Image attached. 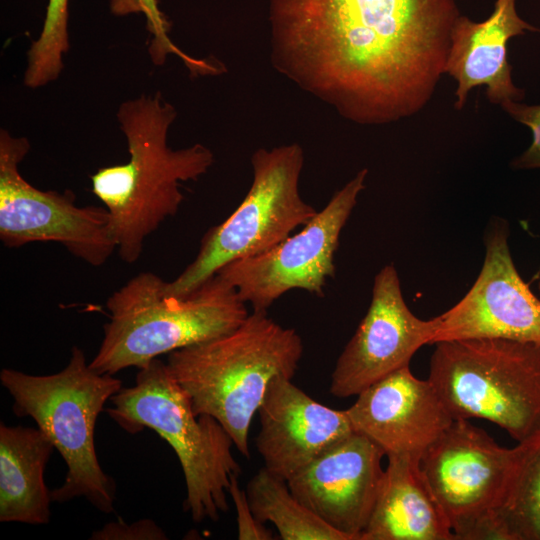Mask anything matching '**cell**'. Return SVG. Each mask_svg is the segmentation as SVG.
Wrapping results in <instances>:
<instances>
[{
    "label": "cell",
    "instance_id": "6da1fadb",
    "mask_svg": "<svg viewBox=\"0 0 540 540\" xmlns=\"http://www.w3.org/2000/svg\"><path fill=\"white\" fill-rule=\"evenodd\" d=\"M454 0H270L272 61L358 124L410 117L444 74Z\"/></svg>",
    "mask_w": 540,
    "mask_h": 540
},
{
    "label": "cell",
    "instance_id": "7a4b0ae2",
    "mask_svg": "<svg viewBox=\"0 0 540 540\" xmlns=\"http://www.w3.org/2000/svg\"><path fill=\"white\" fill-rule=\"evenodd\" d=\"M117 116L130 159L93 174L92 191L109 212L121 259L135 263L146 237L177 213L184 199L180 182L205 174L214 156L202 144L179 150L168 147V128L176 111L159 92L124 102Z\"/></svg>",
    "mask_w": 540,
    "mask_h": 540
},
{
    "label": "cell",
    "instance_id": "3957f363",
    "mask_svg": "<svg viewBox=\"0 0 540 540\" xmlns=\"http://www.w3.org/2000/svg\"><path fill=\"white\" fill-rule=\"evenodd\" d=\"M302 354L295 329L253 311L233 331L169 353L167 365L194 411L214 417L249 458V428L270 381L293 379Z\"/></svg>",
    "mask_w": 540,
    "mask_h": 540
},
{
    "label": "cell",
    "instance_id": "277c9868",
    "mask_svg": "<svg viewBox=\"0 0 540 540\" xmlns=\"http://www.w3.org/2000/svg\"><path fill=\"white\" fill-rule=\"evenodd\" d=\"M158 275L142 272L107 300L110 320L90 367L100 374L143 368L160 355L224 334L249 315L236 289L214 275L186 296L165 291Z\"/></svg>",
    "mask_w": 540,
    "mask_h": 540
},
{
    "label": "cell",
    "instance_id": "5b68a950",
    "mask_svg": "<svg viewBox=\"0 0 540 540\" xmlns=\"http://www.w3.org/2000/svg\"><path fill=\"white\" fill-rule=\"evenodd\" d=\"M0 381L13 398L14 414L32 418L66 463L63 484L51 490L52 501L85 498L100 512L112 513L116 485L98 461L94 432L106 402L122 388L121 380L93 370L84 351L74 346L68 364L57 373L4 368Z\"/></svg>",
    "mask_w": 540,
    "mask_h": 540
},
{
    "label": "cell",
    "instance_id": "8992f818",
    "mask_svg": "<svg viewBox=\"0 0 540 540\" xmlns=\"http://www.w3.org/2000/svg\"><path fill=\"white\" fill-rule=\"evenodd\" d=\"M108 415L127 433L154 430L174 450L186 485L185 510L194 522L217 521L228 511L232 476L241 467L233 440L208 414H197L167 363L158 358L139 369L135 385L112 398Z\"/></svg>",
    "mask_w": 540,
    "mask_h": 540
},
{
    "label": "cell",
    "instance_id": "52a82bcc",
    "mask_svg": "<svg viewBox=\"0 0 540 540\" xmlns=\"http://www.w3.org/2000/svg\"><path fill=\"white\" fill-rule=\"evenodd\" d=\"M428 380L454 419H484L520 442L540 429V343L439 341Z\"/></svg>",
    "mask_w": 540,
    "mask_h": 540
},
{
    "label": "cell",
    "instance_id": "ba28073f",
    "mask_svg": "<svg viewBox=\"0 0 540 540\" xmlns=\"http://www.w3.org/2000/svg\"><path fill=\"white\" fill-rule=\"evenodd\" d=\"M251 164L248 193L226 220L204 235L196 258L184 271L165 282L168 294L188 295L226 264L272 249L316 214L299 192L304 164L300 145L260 148Z\"/></svg>",
    "mask_w": 540,
    "mask_h": 540
},
{
    "label": "cell",
    "instance_id": "9c48e42d",
    "mask_svg": "<svg viewBox=\"0 0 540 540\" xmlns=\"http://www.w3.org/2000/svg\"><path fill=\"white\" fill-rule=\"evenodd\" d=\"M514 449L484 429L456 418L424 451L423 475L456 540H501L495 511L501 504Z\"/></svg>",
    "mask_w": 540,
    "mask_h": 540
},
{
    "label": "cell",
    "instance_id": "30bf717a",
    "mask_svg": "<svg viewBox=\"0 0 540 540\" xmlns=\"http://www.w3.org/2000/svg\"><path fill=\"white\" fill-rule=\"evenodd\" d=\"M30 149L25 137L0 132V239L16 248L31 242H57L92 266L104 264L117 248L109 212L79 207L66 190L41 191L27 182L19 164Z\"/></svg>",
    "mask_w": 540,
    "mask_h": 540
},
{
    "label": "cell",
    "instance_id": "8fae6325",
    "mask_svg": "<svg viewBox=\"0 0 540 540\" xmlns=\"http://www.w3.org/2000/svg\"><path fill=\"white\" fill-rule=\"evenodd\" d=\"M367 174V169L360 170L299 232L262 254L226 264L217 275L253 311H267L292 289L323 297L327 280L335 275L340 234L365 188Z\"/></svg>",
    "mask_w": 540,
    "mask_h": 540
},
{
    "label": "cell",
    "instance_id": "7c38bea8",
    "mask_svg": "<svg viewBox=\"0 0 540 540\" xmlns=\"http://www.w3.org/2000/svg\"><path fill=\"white\" fill-rule=\"evenodd\" d=\"M438 317L423 320L407 306L392 264L375 276L366 315L337 359L330 392L339 398L357 396L368 386L409 366L424 345L434 344Z\"/></svg>",
    "mask_w": 540,
    "mask_h": 540
},
{
    "label": "cell",
    "instance_id": "4fadbf2b",
    "mask_svg": "<svg viewBox=\"0 0 540 540\" xmlns=\"http://www.w3.org/2000/svg\"><path fill=\"white\" fill-rule=\"evenodd\" d=\"M508 237L506 221L496 219L490 223L481 271L463 298L437 316L434 344L467 338L540 343V298L519 275Z\"/></svg>",
    "mask_w": 540,
    "mask_h": 540
},
{
    "label": "cell",
    "instance_id": "5bb4252c",
    "mask_svg": "<svg viewBox=\"0 0 540 540\" xmlns=\"http://www.w3.org/2000/svg\"><path fill=\"white\" fill-rule=\"evenodd\" d=\"M384 452L354 431L288 481L293 495L349 540H360L381 487Z\"/></svg>",
    "mask_w": 540,
    "mask_h": 540
},
{
    "label": "cell",
    "instance_id": "9a60e30c",
    "mask_svg": "<svg viewBox=\"0 0 540 540\" xmlns=\"http://www.w3.org/2000/svg\"><path fill=\"white\" fill-rule=\"evenodd\" d=\"M354 431L385 454L421 458L454 420L428 379L405 366L365 388L346 409Z\"/></svg>",
    "mask_w": 540,
    "mask_h": 540
},
{
    "label": "cell",
    "instance_id": "2e32d148",
    "mask_svg": "<svg viewBox=\"0 0 540 540\" xmlns=\"http://www.w3.org/2000/svg\"><path fill=\"white\" fill-rule=\"evenodd\" d=\"M257 413V451L264 467L285 481L354 432L346 409L317 402L283 377L270 381Z\"/></svg>",
    "mask_w": 540,
    "mask_h": 540
},
{
    "label": "cell",
    "instance_id": "e0dca14e",
    "mask_svg": "<svg viewBox=\"0 0 540 540\" xmlns=\"http://www.w3.org/2000/svg\"><path fill=\"white\" fill-rule=\"evenodd\" d=\"M525 31L539 30L518 16L515 0H497L492 14L482 22L464 16L456 19L444 68L458 84L455 109L464 107L470 90L477 86H486V96L493 104L524 97V90L512 80L507 42Z\"/></svg>",
    "mask_w": 540,
    "mask_h": 540
},
{
    "label": "cell",
    "instance_id": "ac0fdd59",
    "mask_svg": "<svg viewBox=\"0 0 540 540\" xmlns=\"http://www.w3.org/2000/svg\"><path fill=\"white\" fill-rule=\"evenodd\" d=\"M371 517L360 540H456L420 466L389 455Z\"/></svg>",
    "mask_w": 540,
    "mask_h": 540
},
{
    "label": "cell",
    "instance_id": "d6986e66",
    "mask_svg": "<svg viewBox=\"0 0 540 540\" xmlns=\"http://www.w3.org/2000/svg\"><path fill=\"white\" fill-rule=\"evenodd\" d=\"M37 427L0 425V521L32 525L50 520L44 474L54 450Z\"/></svg>",
    "mask_w": 540,
    "mask_h": 540
},
{
    "label": "cell",
    "instance_id": "ffe728a7",
    "mask_svg": "<svg viewBox=\"0 0 540 540\" xmlns=\"http://www.w3.org/2000/svg\"><path fill=\"white\" fill-rule=\"evenodd\" d=\"M513 449L510 477L495 516L503 540H540V429Z\"/></svg>",
    "mask_w": 540,
    "mask_h": 540
},
{
    "label": "cell",
    "instance_id": "44dd1931",
    "mask_svg": "<svg viewBox=\"0 0 540 540\" xmlns=\"http://www.w3.org/2000/svg\"><path fill=\"white\" fill-rule=\"evenodd\" d=\"M246 493L255 517L271 522L283 540H349L301 503L287 481L265 467L249 480Z\"/></svg>",
    "mask_w": 540,
    "mask_h": 540
},
{
    "label": "cell",
    "instance_id": "7402d4cb",
    "mask_svg": "<svg viewBox=\"0 0 540 540\" xmlns=\"http://www.w3.org/2000/svg\"><path fill=\"white\" fill-rule=\"evenodd\" d=\"M67 24L68 0H49L42 32L28 51L26 86L38 88L59 76L62 56L69 49Z\"/></svg>",
    "mask_w": 540,
    "mask_h": 540
},
{
    "label": "cell",
    "instance_id": "603a6c76",
    "mask_svg": "<svg viewBox=\"0 0 540 540\" xmlns=\"http://www.w3.org/2000/svg\"><path fill=\"white\" fill-rule=\"evenodd\" d=\"M111 10L116 15L143 13L146 16L148 28L154 34L150 51L155 63H162L168 53H174L181 57L192 74L204 68V60L186 55L170 41L167 36L168 23L158 9L156 0H112Z\"/></svg>",
    "mask_w": 540,
    "mask_h": 540
},
{
    "label": "cell",
    "instance_id": "cb8c5ba5",
    "mask_svg": "<svg viewBox=\"0 0 540 540\" xmlns=\"http://www.w3.org/2000/svg\"><path fill=\"white\" fill-rule=\"evenodd\" d=\"M501 107L516 121L528 126L533 135L531 145L511 165L518 169L540 168V105L504 101Z\"/></svg>",
    "mask_w": 540,
    "mask_h": 540
},
{
    "label": "cell",
    "instance_id": "d4e9b609",
    "mask_svg": "<svg viewBox=\"0 0 540 540\" xmlns=\"http://www.w3.org/2000/svg\"><path fill=\"white\" fill-rule=\"evenodd\" d=\"M239 476H232L228 494L237 513V538L239 540H271L273 533L254 515L246 490L241 489Z\"/></svg>",
    "mask_w": 540,
    "mask_h": 540
},
{
    "label": "cell",
    "instance_id": "484cf974",
    "mask_svg": "<svg viewBox=\"0 0 540 540\" xmlns=\"http://www.w3.org/2000/svg\"><path fill=\"white\" fill-rule=\"evenodd\" d=\"M92 540H166L165 531L151 519H141L126 523L119 519L106 523L102 528L95 530Z\"/></svg>",
    "mask_w": 540,
    "mask_h": 540
},
{
    "label": "cell",
    "instance_id": "4316f807",
    "mask_svg": "<svg viewBox=\"0 0 540 540\" xmlns=\"http://www.w3.org/2000/svg\"><path fill=\"white\" fill-rule=\"evenodd\" d=\"M538 291H539V298H540V281L538 283Z\"/></svg>",
    "mask_w": 540,
    "mask_h": 540
}]
</instances>
